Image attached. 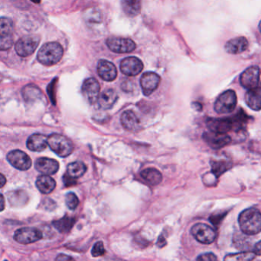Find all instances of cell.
I'll return each mask as SVG.
<instances>
[{
    "label": "cell",
    "instance_id": "cell-32",
    "mask_svg": "<svg viewBox=\"0 0 261 261\" xmlns=\"http://www.w3.org/2000/svg\"><path fill=\"white\" fill-rule=\"evenodd\" d=\"M65 203L69 209L75 210L79 204V199L75 193L69 192L66 196Z\"/></svg>",
    "mask_w": 261,
    "mask_h": 261
},
{
    "label": "cell",
    "instance_id": "cell-18",
    "mask_svg": "<svg viewBox=\"0 0 261 261\" xmlns=\"http://www.w3.org/2000/svg\"><path fill=\"white\" fill-rule=\"evenodd\" d=\"M248 41L244 37H238L229 40L225 45V49L228 53L237 55L245 52L248 48Z\"/></svg>",
    "mask_w": 261,
    "mask_h": 261
},
{
    "label": "cell",
    "instance_id": "cell-24",
    "mask_svg": "<svg viewBox=\"0 0 261 261\" xmlns=\"http://www.w3.org/2000/svg\"><path fill=\"white\" fill-rule=\"evenodd\" d=\"M123 12L129 17L138 16L141 11V0H122Z\"/></svg>",
    "mask_w": 261,
    "mask_h": 261
},
{
    "label": "cell",
    "instance_id": "cell-36",
    "mask_svg": "<svg viewBox=\"0 0 261 261\" xmlns=\"http://www.w3.org/2000/svg\"><path fill=\"white\" fill-rule=\"evenodd\" d=\"M217 259V257L212 253H206L197 258V261H215Z\"/></svg>",
    "mask_w": 261,
    "mask_h": 261
},
{
    "label": "cell",
    "instance_id": "cell-3",
    "mask_svg": "<svg viewBox=\"0 0 261 261\" xmlns=\"http://www.w3.org/2000/svg\"><path fill=\"white\" fill-rule=\"evenodd\" d=\"M47 143L50 149L60 157H67L74 150L71 140L61 134L53 133L47 138Z\"/></svg>",
    "mask_w": 261,
    "mask_h": 261
},
{
    "label": "cell",
    "instance_id": "cell-39",
    "mask_svg": "<svg viewBox=\"0 0 261 261\" xmlns=\"http://www.w3.org/2000/svg\"><path fill=\"white\" fill-rule=\"evenodd\" d=\"M5 208V199L3 196L0 194V211H3Z\"/></svg>",
    "mask_w": 261,
    "mask_h": 261
},
{
    "label": "cell",
    "instance_id": "cell-33",
    "mask_svg": "<svg viewBox=\"0 0 261 261\" xmlns=\"http://www.w3.org/2000/svg\"><path fill=\"white\" fill-rule=\"evenodd\" d=\"M105 248H104V244L101 241H98L93 245V248H92L91 254L92 256L94 258H97V257H101L104 255L105 254Z\"/></svg>",
    "mask_w": 261,
    "mask_h": 261
},
{
    "label": "cell",
    "instance_id": "cell-8",
    "mask_svg": "<svg viewBox=\"0 0 261 261\" xmlns=\"http://www.w3.org/2000/svg\"><path fill=\"white\" fill-rule=\"evenodd\" d=\"M7 160L14 168L21 171L29 170L31 166V159L28 154L22 150L11 151L8 153Z\"/></svg>",
    "mask_w": 261,
    "mask_h": 261
},
{
    "label": "cell",
    "instance_id": "cell-22",
    "mask_svg": "<svg viewBox=\"0 0 261 261\" xmlns=\"http://www.w3.org/2000/svg\"><path fill=\"white\" fill-rule=\"evenodd\" d=\"M122 126L128 131H135L138 129L139 119L135 113L132 111H126L122 114L120 117Z\"/></svg>",
    "mask_w": 261,
    "mask_h": 261
},
{
    "label": "cell",
    "instance_id": "cell-9",
    "mask_svg": "<svg viewBox=\"0 0 261 261\" xmlns=\"http://www.w3.org/2000/svg\"><path fill=\"white\" fill-rule=\"evenodd\" d=\"M14 238L20 244H29L42 239V233L35 228H23L15 232Z\"/></svg>",
    "mask_w": 261,
    "mask_h": 261
},
{
    "label": "cell",
    "instance_id": "cell-42",
    "mask_svg": "<svg viewBox=\"0 0 261 261\" xmlns=\"http://www.w3.org/2000/svg\"><path fill=\"white\" fill-rule=\"evenodd\" d=\"M31 1H32L33 2H35V3H40V2H41V0H31Z\"/></svg>",
    "mask_w": 261,
    "mask_h": 261
},
{
    "label": "cell",
    "instance_id": "cell-16",
    "mask_svg": "<svg viewBox=\"0 0 261 261\" xmlns=\"http://www.w3.org/2000/svg\"><path fill=\"white\" fill-rule=\"evenodd\" d=\"M97 73L101 79L105 82H113L117 76V71L115 64L108 60H100L97 64Z\"/></svg>",
    "mask_w": 261,
    "mask_h": 261
},
{
    "label": "cell",
    "instance_id": "cell-5",
    "mask_svg": "<svg viewBox=\"0 0 261 261\" xmlns=\"http://www.w3.org/2000/svg\"><path fill=\"white\" fill-rule=\"evenodd\" d=\"M40 38L38 35H29L18 40L15 49L16 53L21 57H28L32 55L38 48Z\"/></svg>",
    "mask_w": 261,
    "mask_h": 261
},
{
    "label": "cell",
    "instance_id": "cell-26",
    "mask_svg": "<svg viewBox=\"0 0 261 261\" xmlns=\"http://www.w3.org/2000/svg\"><path fill=\"white\" fill-rule=\"evenodd\" d=\"M86 171V166L82 162H74V163H70L67 167V174L74 178L82 177Z\"/></svg>",
    "mask_w": 261,
    "mask_h": 261
},
{
    "label": "cell",
    "instance_id": "cell-10",
    "mask_svg": "<svg viewBox=\"0 0 261 261\" xmlns=\"http://www.w3.org/2000/svg\"><path fill=\"white\" fill-rule=\"evenodd\" d=\"M206 125L210 131L226 133L234 128L233 118H208Z\"/></svg>",
    "mask_w": 261,
    "mask_h": 261
},
{
    "label": "cell",
    "instance_id": "cell-19",
    "mask_svg": "<svg viewBox=\"0 0 261 261\" xmlns=\"http://www.w3.org/2000/svg\"><path fill=\"white\" fill-rule=\"evenodd\" d=\"M46 136L39 133H35L30 136L27 140V147L30 150L34 152H42L46 149L48 143H47Z\"/></svg>",
    "mask_w": 261,
    "mask_h": 261
},
{
    "label": "cell",
    "instance_id": "cell-40",
    "mask_svg": "<svg viewBox=\"0 0 261 261\" xmlns=\"http://www.w3.org/2000/svg\"><path fill=\"white\" fill-rule=\"evenodd\" d=\"M6 183V178L2 174L0 173V188H2Z\"/></svg>",
    "mask_w": 261,
    "mask_h": 261
},
{
    "label": "cell",
    "instance_id": "cell-37",
    "mask_svg": "<svg viewBox=\"0 0 261 261\" xmlns=\"http://www.w3.org/2000/svg\"><path fill=\"white\" fill-rule=\"evenodd\" d=\"M63 181H64V185L66 187L72 186V185H76V178H72L68 174H65L63 177Z\"/></svg>",
    "mask_w": 261,
    "mask_h": 261
},
{
    "label": "cell",
    "instance_id": "cell-12",
    "mask_svg": "<svg viewBox=\"0 0 261 261\" xmlns=\"http://www.w3.org/2000/svg\"><path fill=\"white\" fill-rule=\"evenodd\" d=\"M161 78L157 74L154 72H145L140 78V85L143 93L145 96L152 94L159 87Z\"/></svg>",
    "mask_w": 261,
    "mask_h": 261
},
{
    "label": "cell",
    "instance_id": "cell-11",
    "mask_svg": "<svg viewBox=\"0 0 261 261\" xmlns=\"http://www.w3.org/2000/svg\"><path fill=\"white\" fill-rule=\"evenodd\" d=\"M240 85L244 88L253 89L259 86L260 68L258 66H252L246 69L240 77Z\"/></svg>",
    "mask_w": 261,
    "mask_h": 261
},
{
    "label": "cell",
    "instance_id": "cell-43",
    "mask_svg": "<svg viewBox=\"0 0 261 261\" xmlns=\"http://www.w3.org/2000/svg\"><path fill=\"white\" fill-rule=\"evenodd\" d=\"M0 77H1V76H0Z\"/></svg>",
    "mask_w": 261,
    "mask_h": 261
},
{
    "label": "cell",
    "instance_id": "cell-27",
    "mask_svg": "<svg viewBox=\"0 0 261 261\" xmlns=\"http://www.w3.org/2000/svg\"><path fill=\"white\" fill-rule=\"evenodd\" d=\"M75 223V219L71 217H64L61 219L53 222V226L61 233H67L69 232Z\"/></svg>",
    "mask_w": 261,
    "mask_h": 261
},
{
    "label": "cell",
    "instance_id": "cell-21",
    "mask_svg": "<svg viewBox=\"0 0 261 261\" xmlns=\"http://www.w3.org/2000/svg\"><path fill=\"white\" fill-rule=\"evenodd\" d=\"M246 103L254 111H259L261 110V90L259 86L255 88L250 89L246 93Z\"/></svg>",
    "mask_w": 261,
    "mask_h": 261
},
{
    "label": "cell",
    "instance_id": "cell-35",
    "mask_svg": "<svg viewBox=\"0 0 261 261\" xmlns=\"http://www.w3.org/2000/svg\"><path fill=\"white\" fill-rule=\"evenodd\" d=\"M88 15L89 18L87 20L90 23H99L101 22L102 17H101V14L98 11L95 10V9H92L91 12L88 13Z\"/></svg>",
    "mask_w": 261,
    "mask_h": 261
},
{
    "label": "cell",
    "instance_id": "cell-15",
    "mask_svg": "<svg viewBox=\"0 0 261 261\" xmlns=\"http://www.w3.org/2000/svg\"><path fill=\"white\" fill-rule=\"evenodd\" d=\"M144 69L142 61L137 57H129L123 59L120 63V71L127 76H136Z\"/></svg>",
    "mask_w": 261,
    "mask_h": 261
},
{
    "label": "cell",
    "instance_id": "cell-31",
    "mask_svg": "<svg viewBox=\"0 0 261 261\" xmlns=\"http://www.w3.org/2000/svg\"><path fill=\"white\" fill-rule=\"evenodd\" d=\"M255 254L254 252H240L237 254H229L225 257V261H248L254 259Z\"/></svg>",
    "mask_w": 261,
    "mask_h": 261
},
{
    "label": "cell",
    "instance_id": "cell-6",
    "mask_svg": "<svg viewBox=\"0 0 261 261\" xmlns=\"http://www.w3.org/2000/svg\"><path fill=\"white\" fill-rule=\"evenodd\" d=\"M191 233L196 240L204 244H210L215 241L217 233L211 227L204 224H197L192 227Z\"/></svg>",
    "mask_w": 261,
    "mask_h": 261
},
{
    "label": "cell",
    "instance_id": "cell-23",
    "mask_svg": "<svg viewBox=\"0 0 261 261\" xmlns=\"http://www.w3.org/2000/svg\"><path fill=\"white\" fill-rule=\"evenodd\" d=\"M36 186L40 192L47 195L56 189V182L54 178L49 175H41L37 178Z\"/></svg>",
    "mask_w": 261,
    "mask_h": 261
},
{
    "label": "cell",
    "instance_id": "cell-28",
    "mask_svg": "<svg viewBox=\"0 0 261 261\" xmlns=\"http://www.w3.org/2000/svg\"><path fill=\"white\" fill-rule=\"evenodd\" d=\"M42 95V91L35 85H27L23 90V98L27 102H31L33 100L39 99Z\"/></svg>",
    "mask_w": 261,
    "mask_h": 261
},
{
    "label": "cell",
    "instance_id": "cell-2",
    "mask_svg": "<svg viewBox=\"0 0 261 261\" xmlns=\"http://www.w3.org/2000/svg\"><path fill=\"white\" fill-rule=\"evenodd\" d=\"M63 48L58 42H49L42 45L38 52V61L46 66H52L60 61L63 56Z\"/></svg>",
    "mask_w": 261,
    "mask_h": 261
},
{
    "label": "cell",
    "instance_id": "cell-13",
    "mask_svg": "<svg viewBox=\"0 0 261 261\" xmlns=\"http://www.w3.org/2000/svg\"><path fill=\"white\" fill-rule=\"evenodd\" d=\"M203 139L206 144L212 149H221L225 145H229L232 142V138L226 133L207 132L203 134Z\"/></svg>",
    "mask_w": 261,
    "mask_h": 261
},
{
    "label": "cell",
    "instance_id": "cell-34",
    "mask_svg": "<svg viewBox=\"0 0 261 261\" xmlns=\"http://www.w3.org/2000/svg\"><path fill=\"white\" fill-rule=\"evenodd\" d=\"M13 44L12 37H0V50L5 51L10 49Z\"/></svg>",
    "mask_w": 261,
    "mask_h": 261
},
{
    "label": "cell",
    "instance_id": "cell-38",
    "mask_svg": "<svg viewBox=\"0 0 261 261\" xmlns=\"http://www.w3.org/2000/svg\"><path fill=\"white\" fill-rule=\"evenodd\" d=\"M254 253L255 254V255H258V256H260L261 255V241H259V242L257 243L256 245H255V247H254Z\"/></svg>",
    "mask_w": 261,
    "mask_h": 261
},
{
    "label": "cell",
    "instance_id": "cell-7",
    "mask_svg": "<svg viewBox=\"0 0 261 261\" xmlns=\"http://www.w3.org/2000/svg\"><path fill=\"white\" fill-rule=\"evenodd\" d=\"M107 45L110 50L115 53L123 54L130 53L135 50V42L133 40L127 38H119V37H111L107 40Z\"/></svg>",
    "mask_w": 261,
    "mask_h": 261
},
{
    "label": "cell",
    "instance_id": "cell-4",
    "mask_svg": "<svg viewBox=\"0 0 261 261\" xmlns=\"http://www.w3.org/2000/svg\"><path fill=\"white\" fill-rule=\"evenodd\" d=\"M237 95L232 90L224 92L215 103V111L220 115L230 114L235 109L237 105Z\"/></svg>",
    "mask_w": 261,
    "mask_h": 261
},
{
    "label": "cell",
    "instance_id": "cell-29",
    "mask_svg": "<svg viewBox=\"0 0 261 261\" xmlns=\"http://www.w3.org/2000/svg\"><path fill=\"white\" fill-rule=\"evenodd\" d=\"M14 24L9 18H0V37H12Z\"/></svg>",
    "mask_w": 261,
    "mask_h": 261
},
{
    "label": "cell",
    "instance_id": "cell-25",
    "mask_svg": "<svg viewBox=\"0 0 261 261\" xmlns=\"http://www.w3.org/2000/svg\"><path fill=\"white\" fill-rule=\"evenodd\" d=\"M140 175L145 182L150 184L151 185H159L163 180L162 173L155 168L145 169L141 172Z\"/></svg>",
    "mask_w": 261,
    "mask_h": 261
},
{
    "label": "cell",
    "instance_id": "cell-30",
    "mask_svg": "<svg viewBox=\"0 0 261 261\" xmlns=\"http://www.w3.org/2000/svg\"><path fill=\"white\" fill-rule=\"evenodd\" d=\"M211 172L215 176H221L227 170L231 168V164L225 161H213L211 162Z\"/></svg>",
    "mask_w": 261,
    "mask_h": 261
},
{
    "label": "cell",
    "instance_id": "cell-20",
    "mask_svg": "<svg viewBox=\"0 0 261 261\" xmlns=\"http://www.w3.org/2000/svg\"><path fill=\"white\" fill-rule=\"evenodd\" d=\"M118 99L117 93L113 89H107L99 95V106L104 110L111 109Z\"/></svg>",
    "mask_w": 261,
    "mask_h": 261
},
{
    "label": "cell",
    "instance_id": "cell-14",
    "mask_svg": "<svg viewBox=\"0 0 261 261\" xmlns=\"http://www.w3.org/2000/svg\"><path fill=\"white\" fill-rule=\"evenodd\" d=\"M100 87L95 78L87 79L82 85V93L90 104H95L100 95Z\"/></svg>",
    "mask_w": 261,
    "mask_h": 261
},
{
    "label": "cell",
    "instance_id": "cell-41",
    "mask_svg": "<svg viewBox=\"0 0 261 261\" xmlns=\"http://www.w3.org/2000/svg\"><path fill=\"white\" fill-rule=\"evenodd\" d=\"M56 260H58V261H59V260L64 261V260H72V258H70V257L64 256V255H62V254H61L60 256L58 257V258H56Z\"/></svg>",
    "mask_w": 261,
    "mask_h": 261
},
{
    "label": "cell",
    "instance_id": "cell-17",
    "mask_svg": "<svg viewBox=\"0 0 261 261\" xmlns=\"http://www.w3.org/2000/svg\"><path fill=\"white\" fill-rule=\"evenodd\" d=\"M35 167L44 175H53L58 171L59 164L55 159L43 157L37 159Z\"/></svg>",
    "mask_w": 261,
    "mask_h": 261
},
{
    "label": "cell",
    "instance_id": "cell-1",
    "mask_svg": "<svg viewBox=\"0 0 261 261\" xmlns=\"http://www.w3.org/2000/svg\"><path fill=\"white\" fill-rule=\"evenodd\" d=\"M238 222L243 233L247 235H255L261 232V212L255 207L247 208L240 213Z\"/></svg>",
    "mask_w": 261,
    "mask_h": 261
}]
</instances>
